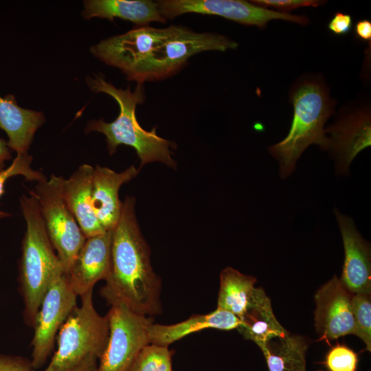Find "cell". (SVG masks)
<instances>
[{
  "label": "cell",
  "mask_w": 371,
  "mask_h": 371,
  "mask_svg": "<svg viewBox=\"0 0 371 371\" xmlns=\"http://www.w3.org/2000/svg\"><path fill=\"white\" fill-rule=\"evenodd\" d=\"M135 205L133 196H126L122 201L113 229L111 269L100 294L111 306H124L149 317L161 312V280L151 265Z\"/></svg>",
  "instance_id": "1"
},
{
  "label": "cell",
  "mask_w": 371,
  "mask_h": 371,
  "mask_svg": "<svg viewBox=\"0 0 371 371\" xmlns=\"http://www.w3.org/2000/svg\"><path fill=\"white\" fill-rule=\"evenodd\" d=\"M289 98L293 117L286 137L269 146L270 154L279 164V175L286 179L295 170L296 162L311 144L329 149L330 139L324 125L334 113L335 101L319 76H306L292 86Z\"/></svg>",
  "instance_id": "2"
},
{
  "label": "cell",
  "mask_w": 371,
  "mask_h": 371,
  "mask_svg": "<svg viewBox=\"0 0 371 371\" xmlns=\"http://www.w3.org/2000/svg\"><path fill=\"white\" fill-rule=\"evenodd\" d=\"M87 82L95 93H105L115 99L119 105L120 113L111 122L103 119L93 120L88 122L85 131H96L106 137L107 150L113 155L121 144L133 147L140 159V166L159 161L175 169L176 161L172 158L170 148H175V142L162 138L156 133V126L150 131L144 129L136 117V107L145 99L143 85H137L134 91L130 87L126 89H117L105 80L102 75L87 77Z\"/></svg>",
  "instance_id": "3"
},
{
  "label": "cell",
  "mask_w": 371,
  "mask_h": 371,
  "mask_svg": "<svg viewBox=\"0 0 371 371\" xmlns=\"http://www.w3.org/2000/svg\"><path fill=\"white\" fill-rule=\"evenodd\" d=\"M20 207L26 229L18 263L19 290L23 300L25 324L33 328L46 291L65 272L47 233L36 198L22 195Z\"/></svg>",
  "instance_id": "4"
},
{
  "label": "cell",
  "mask_w": 371,
  "mask_h": 371,
  "mask_svg": "<svg viewBox=\"0 0 371 371\" xmlns=\"http://www.w3.org/2000/svg\"><path fill=\"white\" fill-rule=\"evenodd\" d=\"M238 43L211 32H196L183 25L153 27L139 63L126 78L137 85L161 80L177 73L194 54L235 49Z\"/></svg>",
  "instance_id": "5"
},
{
  "label": "cell",
  "mask_w": 371,
  "mask_h": 371,
  "mask_svg": "<svg viewBox=\"0 0 371 371\" xmlns=\"http://www.w3.org/2000/svg\"><path fill=\"white\" fill-rule=\"evenodd\" d=\"M76 307L60 328L58 348L42 371H75L96 366L107 345L109 325L106 315H100L93 303V290L80 296Z\"/></svg>",
  "instance_id": "6"
},
{
  "label": "cell",
  "mask_w": 371,
  "mask_h": 371,
  "mask_svg": "<svg viewBox=\"0 0 371 371\" xmlns=\"http://www.w3.org/2000/svg\"><path fill=\"white\" fill-rule=\"evenodd\" d=\"M62 176L37 182L30 194L38 201L45 227L65 273L73 265L86 237L62 195Z\"/></svg>",
  "instance_id": "7"
},
{
  "label": "cell",
  "mask_w": 371,
  "mask_h": 371,
  "mask_svg": "<svg viewBox=\"0 0 371 371\" xmlns=\"http://www.w3.org/2000/svg\"><path fill=\"white\" fill-rule=\"evenodd\" d=\"M109 336L96 371H127L139 351L150 344L153 319L122 306H111L106 314Z\"/></svg>",
  "instance_id": "8"
},
{
  "label": "cell",
  "mask_w": 371,
  "mask_h": 371,
  "mask_svg": "<svg viewBox=\"0 0 371 371\" xmlns=\"http://www.w3.org/2000/svg\"><path fill=\"white\" fill-rule=\"evenodd\" d=\"M161 16L166 21L179 15L195 13L215 15L246 25L260 28L268 22L280 19L302 25L308 23L304 15L278 12L243 0H160L157 1Z\"/></svg>",
  "instance_id": "9"
},
{
  "label": "cell",
  "mask_w": 371,
  "mask_h": 371,
  "mask_svg": "<svg viewBox=\"0 0 371 371\" xmlns=\"http://www.w3.org/2000/svg\"><path fill=\"white\" fill-rule=\"evenodd\" d=\"M77 295L65 273L57 277L46 291L34 325L32 346L33 369L45 365L54 346L58 330L77 307Z\"/></svg>",
  "instance_id": "10"
},
{
  "label": "cell",
  "mask_w": 371,
  "mask_h": 371,
  "mask_svg": "<svg viewBox=\"0 0 371 371\" xmlns=\"http://www.w3.org/2000/svg\"><path fill=\"white\" fill-rule=\"evenodd\" d=\"M353 294L335 276L316 293L315 326L319 340L326 341L355 333Z\"/></svg>",
  "instance_id": "11"
},
{
  "label": "cell",
  "mask_w": 371,
  "mask_h": 371,
  "mask_svg": "<svg viewBox=\"0 0 371 371\" xmlns=\"http://www.w3.org/2000/svg\"><path fill=\"white\" fill-rule=\"evenodd\" d=\"M334 213L344 247V263L341 280L352 294L370 295L371 256L369 243L363 238L353 220L337 208Z\"/></svg>",
  "instance_id": "12"
},
{
  "label": "cell",
  "mask_w": 371,
  "mask_h": 371,
  "mask_svg": "<svg viewBox=\"0 0 371 371\" xmlns=\"http://www.w3.org/2000/svg\"><path fill=\"white\" fill-rule=\"evenodd\" d=\"M113 229L86 238L67 276L78 296L93 288L96 282L106 280L111 269Z\"/></svg>",
  "instance_id": "13"
},
{
  "label": "cell",
  "mask_w": 371,
  "mask_h": 371,
  "mask_svg": "<svg viewBox=\"0 0 371 371\" xmlns=\"http://www.w3.org/2000/svg\"><path fill=\"white\" fill-rule=\"evenodd\" d=\"M330 133L329 149L340 175L346 174L357 155L370 146V114L368 108L350 113L326 129Z\"/></svg>",
  "instance_id": "14"
},
{
  "label": "cell",
  "mask_w": 371,
  "mask_h": 371,
  "mask_svg": "<svg viewBox=\"0 0 371 371\" xmlns=\"http://www.w3.org/2000/svg\"><path fill=\"white\" fill-rule=\"evenodd\" d=\"M139 172L131 166L121 172L96 165L91 178V203L94 213L105 231L113 229L122 211V202L119 190L122 184L135 177Z\"/></svg>",
  "instance_id": "15"
},
{
  "label": "cell",
  "mask_w": 371,
  "mask_h": 371,
  "mask_svg": "<svg viewBox=\"0 0 371 371\" xmlns=\"http://www.w3.org/2000/svg\"><path fill=\"white\" fill-rule=\"evenodd\" d=\"M93 167L81 165L68 179L62 177L64 201L86 238L106 232L100 225L91 203V178Z\"/></svg>",
  "instance_id": "16"
},
{
  "label": "cell",
  "mask_w": 371,
  "mask_h": 371,
  "mask_svg": "<svg viewBox=\"0 0 371 371\" xmlns=\"http://www.w3.org/2000/svg\"><path fill=\"white\" fill-rule=\"evenodd\" d=\"M45 120L42 112L19 106L14 95L0 96V128L8 135V146L16 155L27 153L36 131Z\"/></svg>",
  "instance_id": "17"
},
{
  "label": "cell",
  "mask_w": 371,
  "mask_h": 371,
  "mask_svg": "<svg viewBox=\"0 0 371 371\" xmlns=\"http://www.w3.org/2000/svg\"><path fill=\"white\" fill-rule=\"evenodd\" d=\"M240 319L234 314L218 308L207 314L194 315L188 319L170 325L152 324L149 328L150 343L168 346L195 332L213 328L223 330L237 329Z\"/></svg>",
  "instance_id": "18"
},
{
  "label": "cell",
  "mask_w": 371,
  "mask_h": 371,
  "mask_svg": "<svg viewBox=\"0 0 371 371\" xmlns=\"http://www.w3.org/2000/svg\"><path fill=\"white\" fill-rule=\"evenodd\" d=\"M82 16L86 19L99 17L113 21L115 18L126 20L137 27L152 22L166 23L157 1L150 0H87L84 1Z\"/></svg>",
  "instance_id": "19"
},
{
  "label": "cell",
  "mask_w": 371,
  "mask_h": 371,
  "mask_svg": "<svg viewBox=\"0 0 371 371\" xmlns=\"http://www.w3.org/2000/svg\"><path fill=\"white\" fill-rule=\"evenodd\" d=\"M240 320V333L260 348L269 339L288 333L276 318L270 299L261 287L254 288Z\"/></svg>",
  "instance_id": "20"
},
{
  "label": "cell",
  "mask_w": 371,
  "mask_h": 371,
  "mask_svg": "<svg viewBox=\"0 0 371 371\" xmlns=\"http://www.w3.org/2000/svg\"><path fill=\"white\" fill-rule=\"evenodd\" d=\"M303 337L288 333L267 340L261 347L269 371H306Z\"/></svg>",
  "instance_id": "21"
},
{
  "label": "cell",
  "mask_w": 371,
  "mask_h": 371,
  "mask_svg": "<svg viewBox=\"0 0 371 371\" xmlns=\"http://www.w3.org/2000/svg\"><path fill=\"white\" fill-rule=\"evenodd\" d=\"M256 278L228 267L220 274L217 308L230 312L240 319L254 289Z\"/></svg>",
  "instance_id": "22"
},
{
  "label": "cell",
  "mask_w": 371,
  "mask_h": 371,
  "mask_svg": "<svg viewBox=\"0 0 371 371\" xmlns=\"http://www.w3.org/2000/svg\"><path fill=\"white\" fill-rule=\"evenodd\" d=\"M172 355L168 346L150 343L139 351L127 371H172Z\"/></svg>",
  "instance_id": "23"
},
{
  "label": "cell",
  "mask_w": 371,
  "mask_h": 371,
  "mask_svg": "<svg viewBox=\"0 0 371 371\" xmlns=\"http://www.w3.org/2000/svg\"><path fill=\"white\" fill-rule=\"evenodd\" d=\"M32 157L27 153L17 154L12 163L6 168L0 171V197L5 192V184L11 177L21 175L26 180L40 182L47 178L43 172L34 170L32 166ZM9 213L0 210V219L10 217Z\"/></svg>",
  "instance_id": "24"
},
{
  "label": "cell",
  "mask_w": 371,
  "mask_h": 371,
  "mask_svg": "<svg viewBox=\"0 0 371 371\" xmlns=\"http://www.w3.org/2000/svg\"><path fill=\"white\" fill-rule=\"evenodd\" d=\"M370 295L353 294L352 311L355 324V335L371 350V301Z\"/></svg>",
  "instance_id": "25"
},
{
  "label": "cell",
  "mask_w": 371,
  "mask_h": 371,
  "mask_svg": "<svg viewBox=\"0 0 371 371\" xmlns=\"http://www.w3.org/2000/svg\"><path fill=\"white\" fill-rule=\"evenodd\" d=\"M358 362L354 350L337 344L328 351L324 363L328 371H357Z\"/></svg>",
  "instance_id": "26"
},
{
  "label": "cell",
  "mask_w": 371,
  "mask_h": 371,
  "mask_svg": "<svg viewBox=\"0 0 371 371\" xmlns=\"http://www.w3.org/2000/svg\"><path fill=\"white\" fill-rule=\"evenodd\" d=\"M251 2L262 8L285 13L301 7H317L325 3V1L318 0H254Z\"/></svg>",
  "instance_id": "27"
},
{
  "label": "cell",
  "mask_w": 371,
  "mask_h": 371,
  "mask_svg": "<svg viewBox=\"0 0 371 371\" xmlns=\"http://www.w3.org/2000/svg\"><path fill=\"white\" fill-rule=\"evenodd\" d=\"M27 359L13 355H0V371H33Z\"/></svg>",
  "instance_id": "28"
},
{
  "label": "cell",
  "mask_w": 371,
  "mask_h": 371,
  "mask_svg": "<svg viewBox=\"0 0 371 371\" xmlns=\"http://www.w3.org/2000/svg\"><path fill=\"white\" fill-rule=\"evenodd\" d=\"M352 25L351 16L339 12L334 14L328 24V28L336 35H344L351 30Z\"/></svg>",
  "instance_id": "29"
},
{
  "label": "cell",
  "mask_w": 371,
  "mask_h": 371,
  "mask_svg": "<svg viewBox=\"0 0 371 371\" xmlns=\"http://www.w3.org/2000/svg\"><path fill=\"white\" fill-rule=\"evenodd\" d=\"M355 33L361 40L370 42L371 40V21L368 19L358 21L355 25Z\"/></svg>",
  "instance_id": "30"
},
{
  "label": "cell",
  "mask_w": 371,
  "mask_h": 371,
  "mask_svg": "<svg viewBox=\"0 0 371 371\" xmlns=\"http://www.w3.org/2000/svg\"><path fill=\"white\" fill-rule=\"evenodd\" d=\"M10 150L8 142L5 139L0 138V171L5 168V161L11 159Z\"/></svg>",
  "instance_id": "31"
},
{
  "label": "cell",
  "mask_w": 371,
  "mask_h": 371,
  "mask_svg": "<svg viewBox=\"0 0 371 371\" xmlns=\"http://www.w3.org/2000/svg\"><path fill=\"white\" fill-rule=\"evenodd\" d=\"M75 371H96V366L90 368L88 370H85L83 368H80L76 370Z\"/></svg>",
  "instance_id": "32"
}]
</instances>
